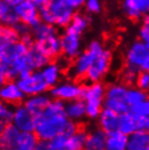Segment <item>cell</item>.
I'll list each match as a JSON object with an SVG mask.
<instances>
[{
    "label": "cell",
    "mask_w": 149,
    "mask_h": 150,
    "mask_svg": "<svg viewBox=\"0 0 149 150\" xmlns=\"http://www.w3.org/2000/svg\"><path fill=\"white\" fill-rule=\"evenodd\" d=\"M64 68L65 67L62 64V62L55 60L49 61L48 63L40 70L41 75L45 79L46 84L49 86V88L55 87L62 81Z\"/></svg>",
    "instance_id": "cell-17"
},
{
    "label": "cell",
    "mask_w": 149,
    "mask_h": 150,
    "mask_svg": "<svg viewBox=\"0 0 149 150\" xmlns=\"http://www.w3.org/2000/svg\"><path fill=\"white\" fill-rule=\"evenodd\" d=\"M106 88L102 83L86 84L84 86L83 101L86 105V114L89 120H98V117L104 109V96Z\"/></svg>",
    "instance_id": "cell-4"
},
{
    "label": "cell",
    "mask_w": 149,
    "mask_h": 150,
    "mask_svg": "<svg viewBox=\"0 0 149 150\" xmlns=\"http://www.w3.org/2000/svg\"><path fill=\"white\" fill-rule=\"evenodd\" d=\"M79 125L70 121L65 115V103L52 99L43 114L37 116L35 135L39 140L50 142L57 136L70 137L79 129Z\"/></svg>",
    "instance_id": "cell-1"
},
{
    "label": "cell",
    "mask_w": 149,
    "mask_h": 150,
    "mask_svg": "<svg viewBox=\"0 0 149 150\" xmlns=\"http://www.w3.org/2000/svg\"><path fill=\"white\" fill-rule=\"evenodd\" d=\"M106 47L100 40H92L88 44L87 48L83 50L79 56L72 61L69 65V74L72 79L81 81L85 79L87 72L89 71L95 59L104 51Z\"/></svg>",
    "instance_id": "cell-3"
},
{
    "label": "cell",
    "mask_w": 149,
    "mask_h": 150,
    "mask_svg": "<svg viewBox=\"0 0 149 150\" xmlns=\"http://www.w3.org/2000/svg\"><path fill=\"white\" fill-rule=\"evenodd\" d=\"M32 30H33V36L35 41L43 40V39L50 37L52 35L59 34V30L56 26H52V25H49V24L43 22H40L37 26H35Z\"/></svg>",
    "instance_id": "cell-29"
},
{
    "label": "cell",
    "mask_w": 149,
    "mask_h": 150,
    "mask_svg": "<svg viewBox=\"0 0 149 150\" xmlns=\"http://www.w3.org/2000/svg\"><path fill=\"white\" fill-rule=\"evenodd\" d=\"M130 111L136 116H149V98L143 103L131 107Z\"/></svg>",
    "instance_id": "cell-36"
},
{
    "label": "cell",
    "mask_w": 149,
    "mask_h": 150,
    "mask_svg": "<svg viewBox=\"0 0 149 150\" xmlns=\"http://www.w3.org/2000/svg\"><path fill=\"white\" fill-rule=\"evenodd\" d=\"M143 25H146V26H149V13L146 14L143 19Z\"/></svg>",
    "instance_id": "cell-43"
},
{
    "label": "cell",
    "mask_w": 149,
    "mask_h": 150,
    "mask_svg": "<svg viewBox=\"0 0 149 150\" xmlns=\"http://www.w3.org/2000/svg\"><path fill=\"white\" fill-rule=\"evenodd\" d=\"M135 86L148 94L149 93V72L142 71L138 73L137 79H136V83H135Z\"/></svg>",
    "instance_id": "cell-34"
},
{
    "label": "cell",
    "mask_w": 149,
    "mask_h": 150,
    "mask_svg": "<svg viewBox=\"0 0 149 150\" xmlns=\"http://www.w3.org/2000/svg\"><path fill=\"white\" fill-rule=\"evenodd\" d=\"M1 30H2V26H1V24H0V32H1Z\"/></svg>",
    "instance_id": "cell-47"
},
{
    "label": "cell",
    "mask_w": 149,
    "mask_h": 150,
    "mask_svg": "<svg viewBox=\"0 0 149 150\" xmlns=\"http://www.w3.org/2000/svg\"><path fill=\"white\" fill-rule=\"evenodd\" d=\"M149 0H124L122 2V9L124 13L131 20L144 19L148 14Z\"/></svg>",
    "instance_id": "cell-18"
},
{
    "label": "cell",
    "mask_w": 149,
    "mask_h": 150,
    "mask_svg": "<svg viewBox=\"0 0 149 150\" xmlns=\"http://www.w3.org/2000/svg\"><path fill=\"white\" fill-rule=\"evenodd\" d=\"M83 52V42L81 35L75 34L69 30L61 33V56L67 62L76 59Z\"/></svg>",
    "instance_id": "cell-10"
},
{
    "label": "cell",
    "mask_w": 149,
    "mask_h": 150,
    "mask_svg": "<svg viewBox=\"0 0 149 150\" xmlns=\"http://www.w3.org/2000/svg\"><path fill=\"white\" fill-rule=\"evenodd\" d=\"M26 60H27L30 70L32 72L40 71L41 69L49 62L48 59L40 51H38L35 47L28 49V51L26 53Z\"/></svg>",
    "instance_id": "cell-25"
},
{
    "label": "cell",
    "mask_w": 149,
    "mask_h": 150,
    "mask_svg": "<svg viewBox=\"0 0 149 150\" xmlns=\"http://www.w3.org/2000/svg\"><path fill=\"white\" fill-rule=\"evenodd\" d=\"M128 87L123 83H112L106 88L104 109H109L118 114H124L130 111L131 107L127 102Z\"/></svg>",
    "instance_id": "cell-5"
},
{
    "label": "cell",
    "mask_w": 149,
    "mask_h": 150,
    "mask_svg": "<svg viewBox=\"0 0 149 150\" xmlns=\"http://www.w3.org/2000/svg\"><path fill=\"white\" fill-rule=\"evenodd\" d=\"M51 100L52 98L50 97L49 94H43L37 95V96H32V97H26L23 105L31 113H33L34 115L37 117L44 113V111L48 107Z\"/></svg>",
    "instance_id": "cell-19"
},
{
    "label": "cell",
    "mask_w": 149,
    "mask_h": 150,
    "mask_svg": "<svg viewBox=\"0 0 149 150\" xmlns=\"http://www.w3.org/2000/svg\"><path fill=\"white\" fill-rule=\"evenodd\" d=\"M138 132L149 133V116H137Z\"/></svg>",
    "instance_id": "cell-39"
},
{
    "label": "cell",
    "mask_w": 149,
    "mask_h": 150,
    "mask_svg": "<svg viewBox=\"0 0 149 150\" xmlns=\"http://www.w3.org/2000/svg\"><path fill=\"white\" fill-rule=\"evenodd\" d=\"M21 132L12 124H8L0 134V150H13L19 143Z\"/></svg>",
    "instance_id": "cell-23"
},
{
    "label": "cell",
    "mask_w": 149,
    "mask_h": 150,
    "mask_svg": "<svg viewBox=\"0 0 149 150\" xmlns=\"http://www.w3.org/2000/svg\"><path fill=\"white\" fill-rule=\"evenodd\" d=\"M37 117L26 109L24 105L13 108V116L11 123L21 133H34Z\"/></svg>",
    "instance_id": "cell-13"
},
{
    "label": "cell",
    "mask_w": 149,
    "mask_h": 150,
    "mask_svg": "<svg viewBox=\"0 0 149 150\" xmlns=\"http://www.w3.org/2000/svg\"><path fill=\"white\" fill-rule=\"evenodd\" d=\"M148 98L149 95L147 93L140 90L136 86L128 87V90H127V102H128L130 107H134V105H137L139 103H143Z\"/></svg>",
    "instance_id": "cell-31"
},
{
    "label": "cell",
    "mask_w": 149,
    "mask_h": 150,
    "mask_svg": "<svg viewBox=\"0 0 149 150\" xmlns=\"http://www.w3.org/2000/svg\"><path fill=\"white\" fill-rule=\"evenodd\" d=\"M20 36L14 27H2L0 32V41L2 42H14L19 41Z\"/></svg>",
    "instance_id": "cell-32"
},
{
    "label": "cell",
    "mask_w": 149,
    "mask_h": 150,
    "mask_svg": "<svg viewBox=\"0 0 149 150\" xmlns=\"http://www.w3.org/2000/svg\"><path fill=\"white\" fill-rule=\"evenodd\" d=\"M119 132L123 133L126 136H131L132 134L138 132L137 116L134 115L131 111L121 114L119 122Z\"/></svg>",
    "instance_id": "cell-24"
},
{
    "label": "cell",
    "mask_w": 149,
    "mask_h": 150,
    "mask_svg": "<svg viewBox=\"0 0 149 150\" xmlns=\"http://www.w3.org/2000/svg\"><path fill=\"white\" fill-rule=\"evenodd\" d=\"M8 124H6L4 122V121H1L0 120V134H1V133H2V132H4V127H6V126H7Z\"/></svg>",
    "instance_id": "cell-44"
},
{
    "label": "cell",
    "mask_w": 149,
    "mask_h": 150,
    "mask_svg": "<svg viewBox=\"0 0 149 150\" xmlns=\"http://www.w3.org/2000/svg\"><path fill=\"white\" fill-rule=\"evenodd\" d=\"M25 98V95L23 94L16 81L10 79L0 88V100L13 108L23 105Z\"/></svg>",
    "instance_id": "cell-15"
},
{
    "label": "cell",
    "mask_w": 149,
    "mask_h": 150,
    "mask_svg": "<svg viewBox=\"0 0 149 150\" xmlns=\"http://www.w3.org/2000/svg\"><path fill=\"white\" fill-rule=\"evenodd\" d=\"M149 148V133L136 132L128 136L126 150H146Z\"/></svg>",
    "instance_id": "cell-26"
},
{
    "label": "cell",
    "mask_w": 149,
    "mask_h": 150,
    "mask_svg": "<svg viewBox=\"0 0 149 150\" xmlns=\"http://www.w3.org/2000/svg\"><path fill=\"white\" fill-rule=\"evenodd\" d=\"M128 136L116 131L107 135V150H126Z\"/></svg>",
    "instance_id": "cell-28"
},
{
    "label": "cell",
    "mask_w": 149,
    "mask_h": 150,
    "mask_svg": "<svg viewBox=\"0 0 149 150\" xmlns=\"http://www.w3.org/2000/svg\"><path fill=\"white\" fill-rule=\"evenodd\" d=\"M38 142L35 133H21L19 143L13 150H34Z\"/></svg>",
    "instance_id": "cell-30"
},
{
    "label": "cell",
    "mask_w": 149,
    "mask_h": 150,
    "mask_svg": "<svg viewBox=\"0 0 149 150\" xmlns=\"http://www.w3.org/2000/svg\"><path fill=\"white\" fill-rule=\"evenodd\" d=\"M84 86L85 85L79 81H75L72 79H62L58 85L49 89L48 94L52 99L67 103V102L82 99Z\"/></svg>",
    "instance_id": "cell-6"
},
{
    "label": "cell",
    "mask_w": 149,
    "mask_h": 150,
    "mask_svg": "<svg viewBox=\"0 0 149 150\" xmlns=\"http://www.w3.org/2000/svg\"><path fill=\"white\" fill-rule=\"evenodd\" d=\"M34 150H51L50 142H47V140H39Z\"/></svg>",
    "instance_id": "cell-42"
},
{
    "label": "cell",
    "mask_w": 149,
    "mask_h": 150,
    "mask_svg": "<svg viewBox=\"0 0 149 150\" xmlns=\"http://www.w3.org/2000/svg\"><path fill=\"white\" fill-rule=\"evenodd\" d=\"M28 47L22 41L2 42L0 41V64L4 69L10 68L16 60L24 57L28 51Z\"/></svg>",
    "instance_id": "cell-11"
},
{
    "label": "cell",
    "mask_w": 149,
    "mask_h": 150,
    "mask_svg": "<svg viewBox=\"0 0 149 150\" xmlns=\"http://www.w3.org/2000/svg\"><path fill=\"white\" fill-rule=\"evenodd\" d=\"M90 19L89 16L83 12H76L74 18L72 20L71 24L67 27V30H71L75 34H78L82 36V34L87 30V27L89 25Z\"/></svg>",
    "instance_id": "cell-27"
},
{
    "label": "cell",
    "mask_w": 149,
    "mask_h": 150,
    "mask_svg": "<svg viewBox=\"0 0 149 150\" xmlns=\"http://www.w3.org/2000/svg\"><path fill=\"white\" fill-rule=\"evenodd\" d=\"M149 60V50L147 45L140 40H135L127 47L125 51V69L131 71H144Z\"/></svg>",
    "instance_id": "cell-7"
},
{
    "label": "cell",
    "mask_w": 149,
    "mask_h": 150,
    "mask_svg": "<svg viewBox=\"0 0 149 150\" xmlns=\"http://www.w3.org/2000/svg\"><path fill=\"white\" fill-rule=\"evenodd\" d=\"M138 36H139V40L140 41L145 42V44L149 42V26L143 25V26L139 28Z\"/></svg>",
    "instance_id": "cell-40"
},
{
    "label": "cell",
    "mask_w": 149,
    "mask_h": 150,
    "mask_svg": "<svg viewBox=\"0 0 149 150\" xmlns=\"http://www.w3.org/2000/svg\"><path fill=\"white\" fill-rule=\"evenodd\" d=\"M34 47L40 51L49 61L57 60L61 56V34L59 33L43 40L35 41Z\"/></svg>",
    "instance_id": "cell-14"
},
{
    "label": "cell",
    "mask_w": 149,
    "mask_h": 150,
    "mask_svg": "<svg viewBox=\"0 0 149 150\" xmlns=\"http://www.w3.org/2000/svg\"><path fill=\"white\" fill-rule=\"evenodd\" d=\"M65 115L70 121L78 124L87 117L86 114V105L83 99H78L74 101L65 103Z\"/></svg>",
    "instance_id": "cell-22"
},
{
    "label": "cell",
    "mask_w": 149,
    "mask_h": 150,
    "mask_svg": "<svg viewBox=\"0 0 149 150\" xmlns=\"http://www.w3.org/2000/svg\"><path fill=\"white\" fill-rule=\"evenodd\" d=\"M84 150H107V134L99 127L87 131Z\"/></svg>",
    "instance_id": "cell-21"
},
{
    "label": "cell",
    "mask_w": 149,
    "mask_h": 150,
    "mask_svg": "<svg viewBox=\"0 0 149 150\" xmlns=\"http://www.w3.org/2000/svg\"><path fill=\"white\" fill-rule=\"evenodd\" d=\"M51 150H70L69 148V137L64 135L57 136L56 138L50 140Z\"/></svg>",
    "instance_id": "cell-33"
},
{
    "label": "cell",
    "mask_w": 149,
    "mask_h": 150,
    "mask_svg": "<svg viewBox=\"0 0 149 150\" xmlns=\"http://www.w3.org/2000/svg\"><path fill=\"white\" fill-rule=\"evenodd\" d=\"M146 45H147V48H148V50H149V42H147Z\"/></svg>",
    "instance_id": "cell-46"
},
{
    "label": "cell",
    "mask_w": 149,
    "mask_h": 150,
    "mask_svg": "<svg viewBox=\"0 0 149 150\" xmlns=\"http://www.w3.org/2000/svg\"><path fill=\"white\" fill-rule=\"evenodd\" d=\"M13 116V107L4 103L0 100V120L4 121L6 124H10Z\"/></svg>",
    "instance_id": "cell-35"
},
{
    "label": "cell",
    "mask_w": 149,
    "mask_h": 150,
    "mask_svg": "<svg viewBox=\"0 0 149 150\" xmlns=\"http://www.w3.org/2000/svg\"><path fill=\"white\" fill-rule=\"evenodd\" d=\"M16 83L25 97H32L37 95L48 94L49 86L46 84L40 71L31 72L16 79Z\"/></svg>",
    "instance_id": "cell-8"
},
{
    "label": "cell",
    "mask_w": 149,
    "mask_h": 150,
    "mask_svg": "<svg viewBox=\"0 0 149 150\" xmlns=\"http://www.w3.org/2000/svg\"><path fill=\"white\" fill-rule=\"evenodd\" d=\"M137 72L131 71L128 69H123V72H122V79H123V82L125 85H132V84H135L136 83V79H137Z\"/></svg>",
    "instance_id": "cell-38"
},
{
    "label": "cell",
    "mask_w": 149,
    "mask_h": 150,
    "mask_svg": "<svg viewBox=\"0 0 149 150\" xmlns=\"http://www.w3.org/2000/svg\"><path fill=\"white\" fill-rule=\"evenodd\" d=\"M148 13H149V6H148Z\"/></svg>",
    "instance_id": "cell-48"
},
{
    "label": "cell",
    "mask_w": 149,
    "mask_h": 150,
    "mask_svg": "<svg viewBox=\"0 0 149 150\" xmlns=\"http://www.w3.org/2000/svg\"><path fill=\"white\" fill-rule=\"evenodd\" d=\"M8 81H10V79L8 77L7 70L4 69V67H2V65L0 64V88L4 86Z\"/></svg>",
    "instance_id": "cell-41"
},
{
    "label": "cell",
    "mask_w": 149,
    "mask_h": 150,
    "mask_svg": "<svg viewBox=\"0 0 149 150\" xmlns=\"http://www.w3.org/2000/svg\"><path fill=\"white\" fill-rule=\"evenodd\" d=\"M38 11L41 22L56 26L58 30H65L76 13L67 0H44Z\"/></svg>",
    "instance_id": "cell-2"
},
{
    "label": "cell",
    "mask_w": 149,
    "mask_h": 150,
    "mask_svg": "<svg viewBox=\"0 0 149 150\" xmlns=\"http://www.w3.org/2000/svg\"><path fill=\"white\" fill-rule=\"evenodd\" d=\"M97 122L99 128L108 135L113 132L119 131L120 114L109 109H104L98 117Z\"/></svg>",
    "instance_id": "cell-20"
},
{
    "label": "cell",
    "mask_w": 149,
    "mask_h": 150,
    "mask_svg": "<svg viewBox=\"0 0 149 150\" xmlns=\"http://www.w3.org/2000/svg\"><path fill=\"white\" fill-rule=\"evenodd\" d=\"M84 8L88 14H98L102 11V4L99 0H87Z\"/></svg>",
    "instance_id": "cell-37"
},
{
    "label": "cell",
    "mask_w": 149,
    "mask_h": 150,
    "mask_svg": "<svg viewBox=\"0 0 149 150\" xmlns=\"http://www.w3.org/2000/svg\"><path fill=\"white\" fill-rule=\"evenodd\" d=\"M112 62V53L108 48H106L99 56L95 59L89 71L87 72L85 81L88 84L101 83L110 71Z\"/></svg>",
    "instance_id": "cell-9"
},
{
    "label": "cell",
    "mask_w": 149,
    "mask_h": 150,
    "mask_svg": "<svg viewBox=\"0 0 149 150\" xmlns=\"http://www.w3.org/2000/svg\"><path fill=\"white\" fill-rule=\"evenodd\" d=\"M15 10L19 16L20 23L25 24L31 28L37 26L41 22L38 8L35 6L33 0H18Z\"/></svg>",
    "instance_id": "cell-12"
},
{
    "label": "cell",
    "mask_w": 149,
    "mask_h": 150,
    "mask_svg": "<svg viewBox=\"0 0 149 150\" xmlns=\"http://www.w3.org/2000/svg\"><path fill=\"white\" fill-rule=\"evenodd\" d=\"M146 150H149V148H148V149H146Z\"/></svg>",
    "instance_id": "cell-49"
},
{
    "label": "cell",
    "mask_w": 149,
    "mask_h": 150,
    "mask_svg": "<svg viewBox=\"0 0 149 150\" xmlns=\"http://www.w3.org/2000/svg\"><path fill=\"white\" fill-rule=\"evenodd\" d=\"M144 71L149 72V60H148V62H147V64H146V67H145V69H144Z\"/></svg>",
    "instance_id": "cell-45"
},
{
    "label": "cell",
    "mask_w": 149,
    "mask_h": 150,
    "mask_svg": "<svg viewBox=\"0 0 149 150\" xmlns=\"http://www.w3.org/2000/svg\"><path fill=\"white\" fill-rule=\"evenodd\" d=\"M18 0H0V24L2 27H15L20 23L15 6Z\"/></svg>",
    "instance_id": "cell-16"
}]
</instances>
